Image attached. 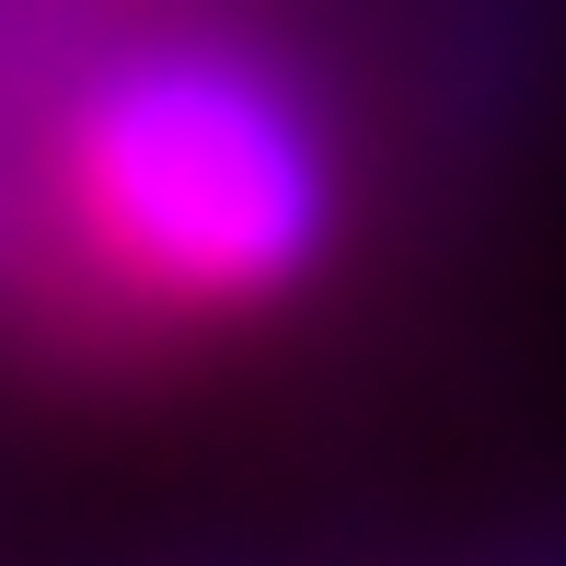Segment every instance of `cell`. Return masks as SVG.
I'll return each instance as SVG.
<instances>
[{"label":"cell","instance_id":"1","mask_svg":"<svg viewBox=\"0 0 566 566\" xmlns=\"http://www.w3.org/2000/svg\"><path fill=\"white\" fill-rule=\"evenodd\" d=\"M59 186L105 277L174 313H231V301L290 290L324 254V209H336L313 116L220 46L116 59L70 105Z\"/></svg>","mask_w":566,"mask_h":566}]
</instances>
